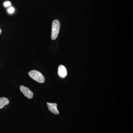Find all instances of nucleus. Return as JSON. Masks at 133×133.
Segmentation results:
<instances>
[{"label":"nucleus","mask_w":133,"mask_h":133,"mask_svg":"<svg viewBox=\"0 0 133 133\" xmlns=\"http://www.w3.org/2000/svg\"><path fill=\"white\" fill-rule=\"evenodd\" d=\"M29 75L30 77L39 83H43L45 81L44 76L38 71L33 70L29 72Z\"/></svg>","instance_id":"f257e3e1"},{"label":"nucleus","mask_w":133,"mask_h":133,"mask_svg":"<svg viewBox=\"0 0 133 133\" xmlns=\"http://www.w3.org/2000/svg\"><path fill=\"white\" fill-rule=\"evenodd\" d=\"M58 76L62 78H64L67 75V71L66 68L64 65H59L58 68Z\"/></svg>","instance_id":"39448f33"},{"label":"nucleus","mask_w":133,"mask_h":133,"mask_svg":"<svg viewBox=\"0 0 133 133\" xmlns=\"http://www.w3.org/2000/svg\"><path fill=\"white\" fill-rule=\"evenodd\" d=\"M10 5H11V3H10V2L9 1L6 2L4 3V6L5 7H6L9 6Z\"/></svg>","instance_id":"6e6552de"},{"label":"nucleus","mask_w":133,"mask_h":133,"mask_svg":"<svg viewBox=\"0 0 133 133\" xmlns=\"http://www.w3.org/2000/svg\"><path fill=\"white\" fill-rule=\"evenodd\" d=\"M14 8L13 7L10 8L9 9H8V12L10 14H12V13H14Z\"/></svg>","instance_id":"0eeeda50"},{"label":"nucleus","mask_w":133,"mask_h":133,"mask_svg":"<svg viewBox=\"0 0 133 133\" xmlns=\"http://www.w3.org/2000/svg\"><path fill=\"white\" fill-rule=\"evenodd\" d=\"M47 105L49 110L51 112L55 114H58L59 112L57 108V104L56 103H51L47 102Z\"/></svg>","instance_id":"20e7f679"},{"label":"nucleus","mask_w":133,"mask_h":133,"mask_svg":"<svg viewBox=\"0 0 133 133\" xmlns=\"http://www.w3.org/2000/svg\"><path fill=\"white\" fill-rule=\"evenodd\" d=\"M60 23L58 20H55L52 22L51 38L52 40L57 38L60 29Z\"/></svg>","instance_id":"f03ea898"},{"label":"nucleus","mask_w":133,"mask_h":133,"mask_svg":"<svg viewBox=\"0 0 133 133\" xmlns=\"http://www.w3.org/2000/svg\"><path fill=\"white\" fill-rule=\"evenodd\" d=\"M1 32H2V30H1V29L0 28V34H1Z\"/></svg>","instance_id":"1a4fd4ad"},{"label":"nucleus","mask_w":133,"mask_h":133,"mask_svg":"<svg viewBox=\"0 0 133 133\" xmlns=\"http://www.w3.org/2000/svg\"><path fill=\"white\" fill-rule=\"evenodd\" d=\"M9 100L7 98H0V109H2L5 106L9 104Z\"/></svg>","instance_id":"423d86ee"},{"label":"nucleus","mask_w":133,"mask_h":133,"mask_svg":"<svg viewBox=\"0 0 133 133\" xmlns=\"http://www.w3.org/2000/svg\"><path fill=\"white\" fill-rule=\"evenodd\" d=\"M20 90L26 97L29 99H31L33 98V93L28 87H25L23 85H21L20 86Z\"/></svg>","instance_id":"7ed1b4c3"}]
</instances>
